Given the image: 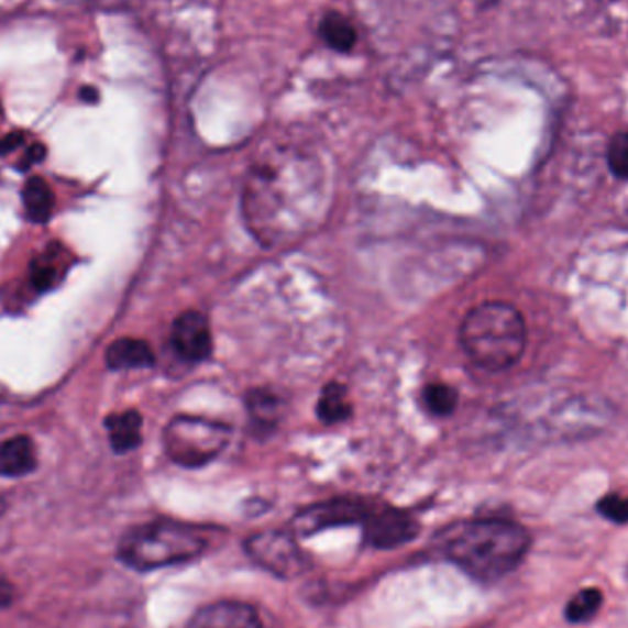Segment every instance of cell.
<instances>
[{"instance_id": "1", "label": "cell", "mask_w": 628, "mask_h": 628, "mask_svg": "<svg viewBox=\"0 0 628 628\" xmlns=\"http://www.w3.org/2000/svg\"><path fill=\"white\" fill-rule=\"evenodd\" d=\"M328 173L315 153L273 147L246 173L241 210L260 245H293L312 234L329 213Z\"/></svg>"}, {"instance_id": "2", "label": "cell", "mask_w": 628, "mask_h": 628, "mask_svg": "<svg viewBox=\"0 0 628 628\" xmlns=\"http://www.w3.org/2000/svg\"><path fill=\"white\" fill-rule=\"evenodd\" d=\"M438 542L449 561L471 577L491 583L520 564L531 539L518 524L480 518L449 526L441 531Z\"/></svg>"}, {"instance_id": "3", "label": "cell", "mask_w": 628, "mask_h": 628, "mask_svg": "<svg viewBox=\"0 0 628 628\" xmlns=\"http://www.w3.org/2000/svg\"><path fill=\"white\" fill-rule=\"evenodd\" d=\"M460 342L476 366L504 372L524 355L528 328L517 307L506 301H485L463 318Z\"/></svg>"}, {"instance_id": "4", "label": "cell", "mask_w": 628, "mask_h": 628, "mask_svg": "<svg viewBox=\"0 0 628 628\" xmlns=\"http://www.w3.org/2000/svg\"><path fill=\"white\" fill-rule=\"evenodd\" d=\"M208 548L200 529L173 520H156L129 529L118 544V559L136 572H153L194 561Z\"/></svg>"}, {"instance_id": "5", "label": "cell", "mask_w": 628, "mask_h": 628, "mask_svg": "<svg viewBox=\"0 0 628 628\" xmlns=\"http://www.w3.org/2000/svg\"><path fill=\"white\" fill-rule=\"evenodd\" d=\"M232 430L206 417H173L164 430L167 456L183 467H202L229 447Z\"/></svg>"}, {"instance_id": "6", "label": "cell", "mask_w": 628, "mask_h": 628, "mask_svg": "<svg viewBox=\"0 0 628 628\" xmlns=\"http://www.w3.org/2000/svg\"><path fill=\"white\" fill-rule=\"evenodd\" d=\"M246 551L252 561L282 579L298 577L311 566V561L296 542L293 531L273 529L252 535L251 539L246 540Z\"/></svg>"}, {"instance_id": "7", "label": "cell", "mask_w": 628, "mask_h": 628, "mask_svg": "<svg viewBox=\"0 0 628 628\" xmlns=\"http://www.w3.org/2000/svg\"><path fill=\"white\" fill-rule=\"evenodd\" d=\"M375 507L364 500L353 498H334V500L320 502L307 507L293 518L290 531L298 537H312L323 529L339 528V526H355L364 524Z\"/></svg>"}, {"instance_id": "8", "label": "cell", "mask_w": 628, "mask_h": 628, "mask_svg": "<svg viewBox=\"0 0 628 628\" xmlns=\"http://www.w3.org/2000/svg\"><path fill=\"white\" fill-rule=\"evenodd\" d=\"M362 526L364 540L377 550H395L411 542L419 533L416 518L394 507L373 509Z\"/></svg>"}, {"instance_id": "9", "label": "cell", "mask_w": 628, "mask_h": 628, "mask_svg": "<svg viewBox=\"0 0 628 628\" xmlns=\"http://www.w3.org/2000/svg\"><path fill=\"white\" fill-rule=\"evenodd\" d=\"M173 350L184 361L202 362L212 355V329L199 311H186L173 322Z\"/></svg>"}, {"instance_id": "10", "label": "cell", "mask_w": 628, "mask_h": 628, "mask_svg": "<svg viewBox=\"0 0 628 628\" xmlns=\"http://www.w3.org/2000/svg\"><path fill=\"white\" fill-rule=\"evenodd\" d=\"M186 628H263L256 608L238 601H221L205 606L189 619Z\"/></svg>"}, {"instance_id": "11", "label": "cell", "mask_w": 628, "mask_h": 628, "mask_svg": "<svg viewBox=\"0 0 628 628\" xmlns=\"http://www.w3.org/2000/svg\"><path fill=\"white\" fill-rule=\"evenodd\" d=\"M106 362L107 366L114 372L144 370V367L155 366V353L145 340L118 339L109 345Z\"/></svg>"}, {"instance_id": "12", "label": "cell", "mask_w": 628, "mask_h": 628, "mask_svg": "<svg viewBox=\"0 0 628 628\" xmlns=\"http://www.w3.org/2000/svg\"><path fill=\"white\" fill-rule=\"evenodd\" d=\"M35 467H37V454H35L34 441L26 436H18L0 445V474L2 476L19 478V476L34 473Z\"/></svg>"}, {"instance_id": "13", "label": "cell", "mask_w": 628, "mask_h": 628, "mask_svg": "<svg viewBox=\"0 0 628 628\" xmlns=\"http://www.w3.org/2000/svg\"><path fill=\"white\" fill-rule=\"evenodd\" d=\"M142 416L136 410L111 414L107 417L106 427L109 430L112 451L118 454L139 449L142 443Z\"/></svg>"}, {"instance_id": "14", "label": "cell", "mask_w": 628, "mask_h": 628, "mask_svg": "<svg viewBox=\"0 0 628 628\" xmlns=\"http://www.w3.org/2000/svg\"><path fill=\"white\" fill-rule=\"evenodd\" d=\"M318 35L331 51L350 54L356 46V30L350 19L339 12H328L318 23Z\"/></svg>"}, {"instance_id": "15", "label": "cell", "mask_w": 628, "mask_h": 628, "mask_svg": "<svg viewBox=\"0 0 628 628\" xmlns=\"http://www.w3.org/2000/svg\"><path fill=\"white\" fill-rule=\"evenodd\" d=\"M285 400L271 388L252 389L246 395V408L251 419L260 429H274L284 414Z\"/></svg>"}, {"instance_id": "16", "label": "cell", "mask_w": 628, "mask_h": 628, "mask_svg": "<svg viewBox=\"0 0 628 628\" xmlns=\"http://www.w3.org/2000/svg\"><path fill=\"white\" fill-rule=\"evenodd\" d=\"M23 202L26 218L32 223L45 224L52 218L56 205L51 184L46 183L45 178H29L23 188Z\"/></svg>"}, {"instance_id": "17", "label": "cell", "mask_w": 628, "mask_h": 628, "mask_svg": "<svg viewBox=\"0 0 628 628\" xmlns=\"http://www.w3.org/2000/svg\"><path fill=\"white\" fill-rule=\"evenodd\" d=\"M351 400L348 399V389L339 383H329L322 389L318 399V416L323 423L334 425L345 421L351 416Z\"/></svg>"}, {"instance_id": "18", "label": "cell", "mask_w": 628, "mask_h": 628, "mask_svg": "<svg viewBox=\"0 0 628 628\" xmlns=\"http://www.w3.org/2000/svg\"><path fill=\"white\" fill-rule=\"evenodd\" d=\"M423 403L434 416H451L456 410L458 392L449 384L432 383L425 388Z\"/></svg>"}, {"instance_id": "19", "label": "cell", "mask_w": 628, "mask_h": 628, "mask_svg": "<svg viewBox=\"0 0 628 628\" xmlns=\"http://www.w3.org/2000/svg\"><path fill=\"white\" fill-rule=\"evenodd\" d=\"M603 594L597 588L583 590L570 599L566 606L568 621L583 623L599 610Z\"/></svg>"}, {"instance_id": "20", "label": "cell", "mask_w": 628, "mask_h": 628, "mask_svg": "<svg viewBox=\"0 0 628 628\" xmlns=\"http://www.w3.org/2000/svg\"><path fill=\"white\" fill-rule=\"evenodd\" d=\"M610 172L621 180H628V131L614 134L606 150Z\"/></svg>"}, {"instance_id": "21", "label": "cell", "mask_w": 628, "mask_h": 628, "mask_svg": "<svg viewBox=\"0 0 628 628\" xmlns=\"http://www.w3.org/2000/svg\"><path fill=\"white\" fill-rule=\"evenodd\" d=\"M597 511L603 517L608 518L610 522L627 524L628 522V496L606 495L601 498L597 504Z\"/></svg>"}, {"instance_id": "22", "label": "cell", "mask_w": 628, "mask_h": 628, "mask_svg": "<svg viewBox=\"0 0 628 628\" xmlns=\"http://www.w3.org/2000/svg\"><path fill=\"white\" fill-rule=\"evenodd\" d=\"M56 282V271L51 267H37L32 273V285L37 290H48Z\"/></svg>"}, {"instance_id": "23", "label": "cell", "mask_w": 628, "mask_h": 628, "mask_svg": "<svg viewBox=\"0 0 628 628\" xmlns=\"http://www.w3.org/2000/svg\"><path fill=\"white\" fill-rule=\"evenodd\" d=\"M45 145L34 144L32 147H29V151H26V155H24L23 161L19 162V169H21V172H26V169L35 166V164H40V162L45 161Z\"/></svg>"}, {"instance_id": "24", "label": "cell", "mask_w": 628, "mask_h": 628, "mask_svg": "<svg viewBox=\"0 0 628 628\" xmlns=\"http://www.w3.org/2000/svg\"><path fill=\"white\" fill-rule=\"evenodd\" d=\"M15 603V586L7 577L0 575V608H8Z\"/></svg>"}, {"instance_id": "25", "label": "cell", "mask_w": 628, "mask_h": 628, "mask_svg": "<svg viewBox=\"0 0 628 628\" xmlns=\"http://www.w3.org/2000/svg\"><path fill=\"white\" fill-rule=\"evenodd\" d=\"M24 134L23 133H10L0 140V155H8L12 151L18 150L19 145L23 144Z\"/></svg>"}, {"instance_id": "26", "label": "cell", "mask_w": 628, "mask_h": 628, "mask_svg": "<svg viewBox=\"0 0 628 628\" xmlns=\"http://www.w3.org/2000/svg\"><path fill=\"white\" fill-rule=\"evenodd\" d=\"M81 100L87 101V103H96V101L100 100V92L95 87H84L81 89Z\"/></svg>"}]
</instances>
